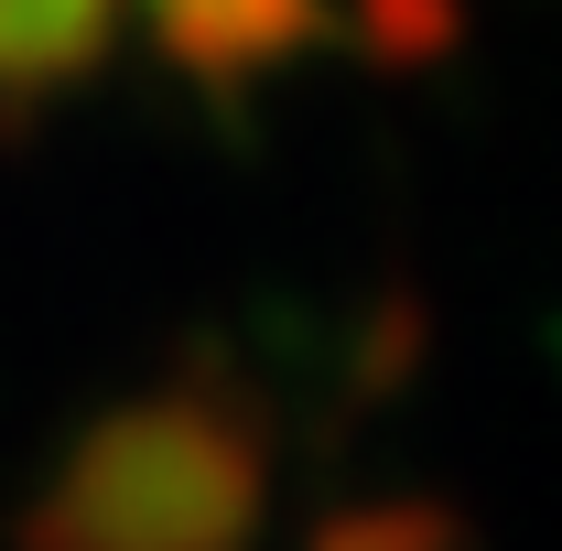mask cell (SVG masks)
<instances>
[{
  "mask_svg": "<svg viewBox=\"0 0 562 551\" xmlns=\"http://www.w3.org/2000/svg\"><path fill=\"white\" fill-rule=\"evenodd\" d=\"M260 486V421L216 379L151 390L66 443L55 486L22 508V551H249Z\"/></svg>",
  "mask_w": 562,
  "mask_h": 551,
  "instance_id": "1",
  "label": "cell"
},
{
  "mask_svg": "<svg viewBox=\"0 0 562 551\" xmlns=\"http://www.w3.org/2000/svg\"><path fill=\"white\" fill-rule=\"evenodd\" d=\"M140 11H151V44L216 98L271 76L303 44H325V22H336V0H140Z\"/></svg>",
  "mask_w": 562,
  "mask_h": 551,
  "instance_id": "2",
  "label": "cell"
},
{
  "mask_svg": "<svg viewBox=\"0 0 562 551\" xmlns=\"http://www.w3.org/2000/svg\"><path fill=\"white\" fill-rule=\"evenodd\" d=\"M120 0H0V98H66L98 76Z\"/></svg>",
  "mask_w": 562,
  "mask_h": 551,
  "instance_id": "3",
  "label": "cell"
},
{
  "mask_svg": "<svg viewBox=\"0 0 562 551\" xmlns=\"http://www.w3.org/2000/svg\"><path fill=\"white\" fill-rule=\"evenodd\" d=\"M314 551H454V519L422 508V497H379V508H336Z\"/></svg>",
  "mask_w": 562,
  "mask_h": 551,
  "instance_id": "4",
  "label": "cell"
},
{
  "mask_svg": "<svg viewBox=\"0 0 562 551\" xmlns=\"http://www.w3.org/2000/svg\"><path fill=\"white\" fill-rule=\"evenodd\" d=\"M347 33L379 66H422L454 44V0H347Z\"/></svg>",
  "mask_w": 562,
  "mask_h": 551,
  "instance_id": "5",
  "label": "cell"
}]
</instances>
